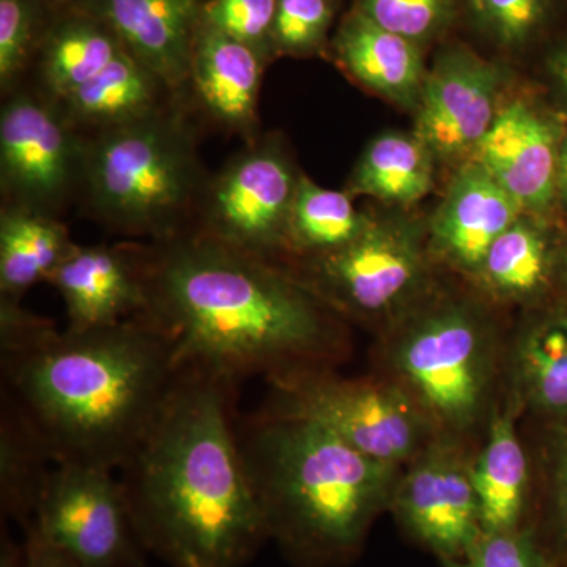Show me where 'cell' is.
<instances>
[{"instance_id":"obj_23","label":"cell","mask_w":567,"mask_h":567,"mask_svg":"<svg viewBox=\"0 0 567 567\" xmlns=\"http://www.w3.org/2000/svg\"><path fill=\"white\" fill-rule=\"evenodd\" d=\"M74 244L63 224L25 205L0 216V295L20 301L37 282L50 281Z\"/></svg>"},{"instance_id":"obj_1","label":"cell","mask_w":567,"mask_h":567,"mask_svg":"<svg viewBox=\"0 0 567 567\" xmlns=\"http://www.w3.org/2000/svg\"><path fill=\"white\" fill-rule=\"evenodd\" d=\"M147 311L181 368L241 383L330 369L344 341L322 300L271 260L199 234L142 252Z\"/></svg>"},{"instance_id":"obj_25","label":"cell","mask_w":567,"mask_h":567,"mask_svg":"<svg viewBox=\"0 0 567 567\" xmlns=\"http://www.w3.org/2000/svg\"><path fill=\"white\" fill-rule=\"evenodd\" d=\"M158 82L144 63L123 50L63 102L76 121L115 128L153 114Z\"/></svg>"},{"instance_id":"obj_38","label":"cell","mask_w":567,"mask_h":567,"mask_svg":"<svg viewBox=\"0 0 567 567\" xmlns=\"http://www.w3.org/2000/svg\"><path fill=\"white\" fill-rule=\"evenodd\" d=\"M557 203L567 212V132L563 136L558 153Z\"/></svg>"},{"instance_id":"obj_2","label":"cell","mask_w":567,"mask_h":567,"mask_svg":"<svg viewBox=\"0 0 567 567\" xmlns=\"http://www.w3.org/2000/svg\"><path fill=\"white\" fill-rule=\"evenodd\" d=\"M2 393L35 425L59 464L118 470L173 390L181 365L142 315L58 331L20 303H0Z\"/></svg>"},{"instance_id":"obj_17","label":"cell","mask_w":567,"mask_h":567,"mask_svg":"<svg viewBox=\"0 0 567 567\" xmlns=\"http://www.w3.org/2000/svg\"><path fill=\"white\" fill-rule=\"evenodd\" d=\"M100 21L123 48L158 78L177 87L192 78L197 0H95Z\"/></svg>"},{"instance_id":"obj_5","label":"cell","mask_w":567,"mask_h":567,"mask_svg":"<svg viewBox=\"0 0 567 567\" xmlns=\"http://www.w3.org/2000/svg\"><path fill=\"white\" fill-rule=\"evenodd\" d=\"M388 369L446 439L472 431L486 410L495 375L494 333L462 301L415 309L388 341Z\"/></svg>"},{"instance_id":"obj_11","label":"cell","mask_w":567,"mask_h":567,"mask_svg":"<svg viewBox=\"0 0 567 567\" xmlns=\"http://www.w3.org/2000/svg\"><path fill=\"white\" fill-rule=\"evenodd\" d=\"M298 181L286 156L271 145L241 153L213 185L204 234L271 260L286 246Z\"/></svg>"},{"instance_id":"obj_10","label":"cell","mask_w":567,"mask_h":567,"mask_svg":"<svg viewBox=\"0 0 567 567\" xmlns=\"http://www.w3.org/2000/svg\"><path fill=\"white\" fill-rule=\"evenodd\" d=\"M473 462L454 439L436 436L395 483L399 520L443 559H462L483 537Z\"/></svg>"},{"instance_id":"obj_32","label":"cell","mask_w":567,"mask_h":567,"mask_svg":"<svg viewBox=\"0 0 567 567\" xmlns=\"http://www.w3.org/2000/svg\"><path fill=\"white\" fill-rule=\"evenodd\" d=\"M331 17L330 0H278L271 40L295 54L316 50L330 28Z\"/></svg>"},{"instance_id":"obj_30","label":"cell","mask_w":567,"mask_h":567,"mask_svg":"<svg viewBox=\"0 0 567 567\" xmlns=\"http://www.w3.org/2000/svg\"><path fill=\"white\" fill-rule=\"evenodd\" d=\"M470 10L495 41L524 47L546 24L550 0H468Z\"/></svg>"},{"instance_id":"obj_39","label":"cell","mask_w":567,"mask_h":567,"mask_svg":"<svg viewBox=\"0 0 567 567\" xmlns=\"http://www.w3.org/2000/svg\"><path fill=\"white\" fill-rule=\"evenodd\" d=\"M557 290L561 293L563 303H567V238L559 244Z\"/></svg>"},{"instance_id":"obj_36","label":"cell","mask_w":567,"mask_h":567,"mask_svg":"<svg viewBox=\"0 0 567 567\" xmlns=\"http://www.w3.org/2000/svg\"><path fill=\"white\" fill-rule=\"evenodd\" d=\"M24 535L25 567H81L48 543L35 529H25Z\"/></svg>"},{"instance_id":"obj_19","label":"cell","mask_w":567,"mask_h":567,"mask_svg":"<svg viewBox=\"0 0 567 567\" xmlns=\"http://www.w3.org/2000/svg\"><path fill=\"white\" fill-rule=\"evenodd\" d=\"M336 51L346 70L365 87L402 104L420 100L425 73L415 41L354 11L338 33Z\"/></svg>"},{"instance_id":"obj_12","label":"cell","mask_w":567,"mask_h":567,"mask_svg":"<svg viewBox=\"0 0 567 567\" xmlns=\"http://www.w3.org/2000/svg\"><path fill=\"white\" fill-rule=\"evenodd\" d=\"M502 73L464 47L440 54L417 100L415 136L440 158L473 153L498 110Z\"/></svg>"},{"instance_id":"obj_18","label":"cell","mask_w":567,"mask_h":567,"mask_svg":"<svg viewBox=\"0 0 567 567\" xmlns=\"http://www.w3.org/2000/svg\"><path fill=\"white\" fill-rule=\"evenodd\" d=\"M192 78L205 107L219 122L241 132L251 128L262 81L259 52L204 25L194 44Z\"/></svg>"},{"instance_id":"obj_6","label":"cell","mask_w":567,"mask_h":567,"mask_svg":"<svg viewBox=\"0 0 567 567\" xmlns=\"http://www.w3.org/2000/svg\"><path fill=\"white\" fill-rule=\"evenodd\" d=\"M93 207L118 229L175 237L192 196L196 158L181 125L156 112L107 130L84 156Z\"/></svg>"},{"instance_id":"obj_15","label":"cell","mask_w":567,"mask_h":567,"mask_svg":"<svg viewBox=\"0 0 567 567\" xmlns=\"http://www.w3.org/2000/svg\"><path fill=\"white\" fill-rule=\"evenodd\" d=\"M50 282L65 303L66 330L112 327L147 311L142 252L74 245Z\"/></svg>"},{"instance_id":"obj_26","label":"cell","mask_w":567,"mask_h":567,"mask_svg":"<svg viewBox=\"0 0 567 567\" xmlns=\"http://www.w3.org/2000/svg\"><path fill=\"white\" fill-rule=\"evenodd\" d=\"M432 155L416 136L383 134L365 148L352 189L382 203L413 204L432 188Z\"/></svg>"},{"instance_id":"obj_9","label":"cell","mask_w":567,"mask_h":567,"mask_svg":"<svg viewBox=\"0 0 567 567\" xmlns=\"http://www.w3.org/2000/svg\"><path fill=\"white\" fill-rule=\"evenodd\" d=\"M424 249L412 226L369 221L334 251L309 257L300 279L324 303L358 319L401 315L424 281Z\"/></svg>"},{"instance_id":"obj_22","label":"cell","mask_w":567,"mask_h":567,"mask_svg":"<svg viewBox=\"0 0 567 567\" xmlns=\"http://www.w3.org/2000/svg\"><path fill=\"white\" fill-rule=\"evenodd\" d=\"M513 416V410H495L486 446L472 466L484 535L517 529L524 514L529 465Z\"/></svg>"},{"instance_id":"obj_27","label":"cell","mask_w":567,"mask_h":567,"mask_svg":"<svg viewBox=\"0 0 567 567\" xmlns=\"http://www.w3.org/2000/svg\"><path fill=\"white\" fill-rule=\"evenodd\" d=\"M368 224L349 194L331 192L300 177L287 223L286 246L309 257L320 256L350 244Z\"/></svg>"},{"instance_id":"obj_40","label":"cell","mask_w":567,"mask_h":567,"mask_svg":"<svg viewBox=\"0 0 567 567\" xmlns=\"http://www.w3.org/2000/svg\"><path fill=\"white\" fill-rule=\"evenodd\" d=\"M561 544H563V551H565V558L567 561V528L563 529V532H561Z\"/></svg>"},{"instance_id":"obj_20","label":"cell","mask_w":567,"mask_h":567,"mask_svg":"<svg viewBox=\"0 0 567 567\" xmlns=\"http://www.w3.org/2000/svg\"><path fill=\"white\" fill-rule=\"evenodd\" d=\"M558 256L546 224L522 215L491 246L476 279L499 300L539 305L557 290Z\"/></svg>"},{"instance_id":"obj_35","label":"cell","mask_w":567,"mask_h":567,"mask_svg":"<svg viewBox=\"0 0 567 567\" xmlns=\"http://www.w3.org/2000/svg\"><path fill=\"white\" fill-rule=\"evenodd\" d=\"M548 470L555 517L563 532L567 528V423L554 425Z\"/></svg>"},{"instance_id":"obj_37","label":"cell","mask_w":567,"mask_h":567,"mask_svg":"<svg viewBox=\"0 0 567 567\" xmlns=\"http://www.w3.org/2000/svg\"><path fill=\"white\" fill-rule=\"evenodd\" d=\"M548 69H550L551 78L567 104V39L563 40L551 52L548 58Z\"/></svg>"},{"instance_id":"obj_14","label":"cell","mask_w":567,"mask_h":567,"mask_svg":"<svg viewBox=\"0 0 567 567\" xmlns=\"http://www.w3.org/2000/svg\"><path fill=\"white\" fill-rule=\"evenodd\" d=\"M565 132L558 123L524 102L506 104L473 151L522 210L543 215L557 203L559 145Z\"/></svg>"},{"instance_id":"obj_21","label":"cell","mask_w":567,"mask_h":567,"mask_svg":"<svg viewBox=\"0 0 567 567\" xmlns=\"http://www.w3.org/2000/svg\"><path fill=\"white\" fill-rule=\"evenodd\" d=\"M518 401L554 425L567 423V303L543 309L514 350Z\"/></svg>"},{"instance_id":"obj_3","label":"cell","mask_w":567,"mask_h":567,"mask_svg":"<svg viewBox=\"0 0 567 567\" xmlns=\"http://www.w3.org/2000/svg\"><path fill=\"white\" fill-rule=\"evenodd\" d=\"M240 383L200 365L178 371L121 466L134 527L171 567H246L268 539L237 436Z\"/></svg>"},{"instance_id":"obj_28","label":"cell","mask_w":567,"mask_h":567,"mask_svg":"<svg viewBox=\"0 0 567 567\" xmlns=\"http://www.w3.org/2000/svg\"><path fill=\"white\" fill-rule=\"evenodd\" d=\"M125 50L102 21L69 20L50 33L43 52V78L61 100L87 84Z\"/></svg>"},{"instance_id":"obj_13","label":"cell","mask_w":567,"mask_h":567,"mask_svg":"<svg viewBox=\"0 0 567 567\" xmlns=\"http://www.w3.org/2000/svg\"><path fill=\"white\" fill-rule=\"evenodd\" d=\"M81 162L69 126L47 104L28 95L11 99L0 115V171L6 192L20 205L58 203Z\"/></svg>"},{"instance_id":"obj_34","label":"cell","mask_w":567,"mask_h":567,"mask_svg":"<svg viewBox=\"0 0 567 567\" xmlns=\"http://www.w3.org/2000/svg\"><path fill=\"white\" fill-rule=\"evenodd\" d=\"M31 0H0V84L10 87L28 62L33 37Z\"/></svg>"},{"instance_id":"obj_31","label":"cell","mask_w":567,"mask_h":567,"mask_svg":"<svg viewBox=\"0 0 567 567\" xmlns=\"http://www.w3.org/2000/svg\"><path fill=\"white\" fill-rule=\"evenodd\" d=\"M276 11L278 0H210L203 21L259 52L265 40L274 39Z\"/></svg>"},{"instance_id":"obj_4","label":"cell","mask_w":567,"mask_h":567,"mask_svg":"<svg viewBox=\"0 0 567 567\" xmlns=\"http://www.w3.org/2000/svg\"><path fill=\"white\" fill-rule=\"evenodd\" d=\"M237 436L268 539L298 563L349 558L391 505L399 468L364 456L319 421L265 405L238 416Z\"/></svg>"},{"instance_id":"obj_24","label":"cell","mask_w":567,"mask_h":567,"mask_svg":"<svg viewBox=\"0 0 567 567\" xmlns=\"http://www.w3.org/2000/svg\"><path fill=\"white\" fill-rule=\"evenodd\" d=\"M55 464L47 443L13 399L0 393V509L3 520L31 527Z\"/></svg>"},{"instance_id":"obj_33","label":"cell","mask_w":567,"mask_h":567,"mask_svg":"<svg viewBox=\"0 0 567 567\" xmlns=\"http://www.w3.org/2000/svg\"><path fill=\"white\" fill-rule=\"evenodd\" d=\"M445 567H555L537 547L532 533H486L475 548L462 559H443Z\"/></svg>"},{"instance_id":"obj_7","label":"cell","mask_w":567,"mask_h":567,"mask_svg":"<svg viewBox=\"0 0 567 567\" xmlns=\"http://www.w3.org/2000/svg\"><path fill=\"white\" fill-rule=\"evenodd\" d=\"M270 385L274 394L267 406L319 421L380 464H410L440 436L393 379H341L319 369Z\"/></svg>"},{"instance_id":"obj_16","label":"cell","mask_w":567,"mask_h":567,"mask_svg":"<svg viewBox=\"0 0 567 567\" xmlns=\"http://www.w3.org/2000/svg\"><path fill=\"white\" fill-rule=\"evenodd\" d=\"M522 213L517 200L483 166L466 164L432 221V245L447 264L476 278L491 246Z\"/></svg>"},{"instance_id":"obj_8","label":"cell","mask_w":567,"mask_h":567,"mask_svg":"<svg viewBox=\"0 0 567 567\" xmlns=\"http://www.w3.org/2000/svg\"><path fill=\"white\" fill-rule=\"evenodd\" d=\"M29 528L81 567H148L121 477L106 466L55 465Z\"/></svg>"},{"instance_id":"obj_29","label":"cell","mask_w":567,"mask_h":567,"mask_svg":"<svg viewBox=\"0 0 567 567\" xmlns=\"http://www.w3.org/2000/svg\"><path fill=\"white\" fill-rule=\"evenodd\" d=\"M358 11L380 28L420 44L445 31L456 7L454 0H360Z\"/></svg>"}]
</instances>
